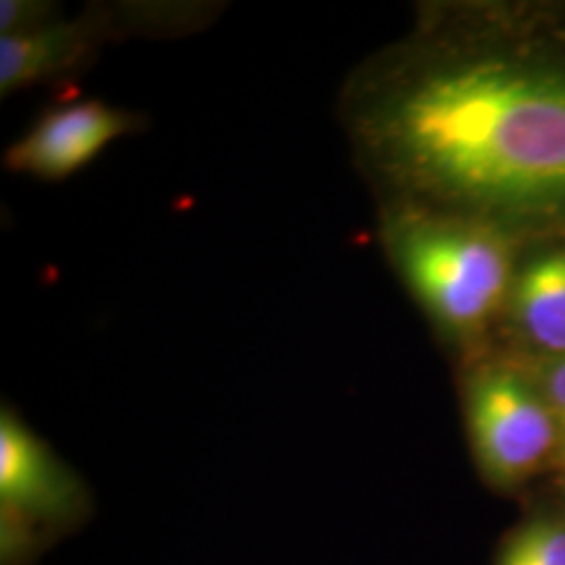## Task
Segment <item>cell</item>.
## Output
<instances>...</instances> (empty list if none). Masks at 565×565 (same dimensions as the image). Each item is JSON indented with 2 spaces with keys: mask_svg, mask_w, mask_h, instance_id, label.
Wrapping results in <instances>:
<instances>
[{
  "mask_svg": "<svg viewBox=\"0 0 565 565\" xmlns=\"http://www.w3.org/2000/svg\"><path fill=\"white\" fill-rule=\"evenodd\" d=\"M343 120L382 207L565 239V2H443L366 61Z\"/></svg>",
  "mask_w": 565,
  "mask_h": 565,
  "instance_id": "6da1fadb",
  "label": "cell"
},
{
  "mask_svg": "<svg viewBox=\"0 0 565 565\" xmlns=\"http://www.w3.org/2000/svg\"><path fill=\"white\" fill-rule=\"evenodd\" d=\"M382 242L440 338L478 359L503 323L527 245L492 224L415 207H382Z\"/></svg>",
  "mask_w": 565,
  "mask_h": 565,
  "instance_id": "7a4b0ae2",
  "label": "cell"
},
{
  "mask_svg": "<svg viewBox=\"0 0 565 565\" xmlns=\"http://www.w3.org/2000/svg\"><path fill=\"white\" fill-rule=\"evenodd\" d=\"M461 396L471 450L490 482L520 484L555 459L559 419L525 366L478 356Z\"/></svg>",
  "mask_w": 565,
  "mask_h": 565,
  "instance_id": "3957f363",
  "label": "cell"
},
{
  "mask_svg": "<svg viewBox=\"0 0 565 565\" xmlns=\"http://www.w3.org/2000/svg\"><path fill=\"white\" fill-rule=\"evenodd\" d=\"M0 511L34 527L53 546L95 515L93 490L81 473L7 404L0 413Z\"/></svg>",
  "mask_w": 565,
  "mask_h": 565,
  "instance_id": "277c9868",
  "label": "cell"
},
{
  "mask_svg": "<svg viewBox=\"0 0 565 565\" xmlns=\"http://www.w3.org/2000/svg\"><path fill=\"white\" fill-rule=\"evenodd\" d=\"M141 126V116L99 99L57 103L7 149L4 166L39 181H65Z\"/></svg>",
  "mask_w": 565,
  "mask_h": 565,
  "instance_id": "5b68a950",
  "label": "cell"
},
{
  "mask_svg": "<svg viewBox=\"0 0 565 565\" xmlns=\"http://www.w3.org/2000/svg\"><path fill=\"white\" fill-rule=\"evenodd\" d=\"M522 254L503 327L534 363L565 356V239Z\"/></svg>",
  "mask_w": 565,
  "mask_h": 565,
  "instance_id": "8992f818",
  "label": "cell"
},
{
  "mask_svg": "<svg viewBox=\"0 0 565 565\" xmlns=\"http://www.w3.org/2000/svg\"><path fill=\"white\" fill-rule=\"evenodd\" d=\"M107 21L97 15L53 20L36 30L0 39V93L72 76L97 55Z\"/></svg>",
  "mask_w": 565,
  "mask_h": 565,
  "instance_id": "52a82bcc",
  "label": "cell"
},
{
  "mask_svg": "<svg viewBox=\"0 0 565 565\" xmlns=\"http://www.w3.org/2000/svg\"><path fill=\"white\" fill-rule=\"evenodd\" d=\"M503 551L536 565H565V524L536 520L520 527Z\"/></svg>",
  "mask_w": 565,
  "mask_h": 565,
  "instance_id": "ba28073f",
  "label": "cell"
},
{
  "mask_svg": "<svg viewBox=\"0 0 565 565\" xmlns=\"http://www.w3.org/2000/svg\"><path fill=\"white\" fill-rule=\"evenodd\" d=\"M53 20H57L55 9L46 2H32V0H2L0 2L2 36L23 34V32L36 30Z\"/></svg>",
  "mask_w": 565,
  "mask_h": 565,
  "instance_id": "9c48e42d",
  "label": "cell"
},
{
  "mask_svg": "<svg viewBox=\"0 0 565 565\" xmlns=\"http://www.w3.org/2000/svg\"><path fill=\"white\" fill-rule=\"evenodd\" d=\"M525 371L557 415L559 424L565 422V356L545 363H532V366H525Z\"/></svg>",
  "mask_w": 565,
  "mask_h": 565,
  "instance_id": "30bf717a",
  "label": "cell"
},
{
  "mask_svg": "<svg viewBox=\"0 0 565 565\" xmlns=\"http://www.w3.org/2000/svg\"><path fill=\"white\" fill-rule=\"evenodd\" d=\"M555 461L565 467V422L559 424V446H557V452H555Z\"/></svg>",
  "mask_w": 565,
  "mask_h": 565,
  "instance_id": "8fae6325",
  "label": "cell"
},
{
  "mask_svg": "<svg viewBox=\"0 0 565 565\" xmlns=\"http://www.w3.org/2000/svg\"><path fill=\"white\" fill-rule=\"evenodd\" d=\"M497 565H536L532 564V562H525V559H520V557H513V555H509L505 551H501V555H499V562Z\"/></svg>",
  "mask_w": 565,
  "mask_h": 565,
  "instance_id": "7c38bea8",
  "label": "cell"
}]
</instances>
